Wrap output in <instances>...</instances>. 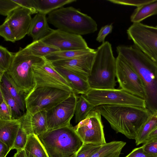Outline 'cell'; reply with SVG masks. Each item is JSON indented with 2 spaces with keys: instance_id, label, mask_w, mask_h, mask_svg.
<instances>
[{
  "instance_id": "6da1fadb",
  "label": "cell",
  "mask_w": 157,
  "mask_h": 157,
  "mask_svg": "<svg viewBox=\"0 0 157 157\" xmlns=\"http://www.w3.org/2000/svg\"><path fill=\"white\" fill-rule=\"evenodd\" d=\"M116 51L139 76L145 87L146 107L157 115V64L134 44L119 45Z\"/></svg>"
},
{
  "instance_id": "7a4b0ae2",
  "label": "cell",
  "mask_w": 157,
  "mask_h": 157,
  "mask_svg": "<svg viewBox=\"0 0 157 157\" xmlns=\"http://www.w3.org/2000/svg\"><path fill=\"white\" fill-rule=\"evenodd\" d=\"M93 110L104 117L117 133L134 140L142 125L152 114L146 108L126 105H101Z\"/></svg>"
},
{
  "instance_id": "3957f363",
  "label": "cell",
  "mask_w": 157,
  "mask_h": 157,
  "mask_svg": "<svg viewBox=\"0 0 157 157\" xmlns=\"http://www.w3.org/2000/svg\"><path fill=\"white\" fill-rule=\"evenodd\" d=\"M44 58L34 55L25 47L19 48L15 53L11 65L4 74L17 90L25 97L35 86L32 68L34 65L43 64Z\"/></svg>"
},
{
  "instance_id": "277c9868",
  "label": "cell",
  "mask_w": 157,
  "mask_h": 157,
  "mask_svg": "<svg viewBox=\"0 0 157 157\" xmlns=\"http://www.w3.org/2000/svg\"><path fill=\"white\" fill-rule=\"evenodd\" d=\"M116 58L111 44L105 41L96 50L88 81L90 88L115 89L116 86Z\"/></svg>"
},
{
  "instance_id": "5b68a950",
  "label": "cell",
  "mask_w": 157,
  "mask_h": 157,
  "mask_svg": "<svg viewBox=\"0 0 157 157\" xmlns=\"http://www.w3.org/2000/svg\"><path fill=\"white\" fill-rule=\"evenodd\" d=\"M37 136L49 157H71L83 143L71 124Z\"/></svg>"
},
{
  "instance_id": "8992f818",
  "label": "cell",
  "mask_w": 157,
  "mask_h": 157,
  "mask_svg": "<svg viewBox=\"0 0 157 157\" xmlns=\"http://www.w3.org/2000/svg\"><path fill=\"white\" fill-rule=\"evenodd\" d=\"M47 20L57 29L77 35L93 33L98 29L94 19L72 6L54 10L48 14Z\"/></svg>"
},
{
  "instance_id": "52a82bcc",
  "label": "cell",
  "mask_w": 157,
  "mask_h": 157,
  "mask_svg": "<svg viewBox=\"0 0 157 157\" xmlns=\"http://www.w3.org/2000/svg\"><path fill=\"white\" fill-rule=\"evenodd\" d=\"M72 92L52 87L35 88L25 96L26 112L33 115L48 111L68 98Z\"/></svg>"
},
{
  "instance_id": "ba28073f",
  "label": "cell",
  "mask_w": 157,
  "mask_h": 157,
  "mask_svg": "<svg viewBox=\"0 0 157 157\" xmlns=\"http://www.w3.org/2000/svg\"><path fill=\"white\" fill-rule=\"evenodd\" d=\"M84 98L95 107L103 105H126L146 108L145 100L121 89L90 88Z\"/></svg>"
},
{
  "instance_id": "9c48e42d",
  "label": "cell",
  "mask_w": 157,
  "mask_h": 157,
  "mask_svg": "<svg viewBox=\"0 0 157 157\" xmlns=\"http://www.w3.org/2000/svg\"><path fill=\"white\" fill-rule=\"evenodd\" d=\"M127 33L134 44L157 64V26L133 23Z\"/></svg>"
},
{
  "instance_id": "30bf717a",
  "label": "cell",
  "mask_w": 157,
  "mask_h": 157,
  "mask_svg": "<svg viewBox=\"0 0 157 157\" xmlns=\"http://www.w3.org/2000/svg\"><path fill=\"white\" fill-rule=\"evenodd\" d=\"M73 127L83 143L103 145L106 143L101 115L94 110Z\"/></svg>"
},
{
  "instance_id": "8fae6325",
  "label": "cell",
  "mask_w": 157,
  "mask_h": 157,
  "mask_svg": "<svg viewBox=\"0 0 157 157\" xmlns=\"http://www.w3.org/2000/svg\"><path fill=\"white\" fill-rule=\"evenodd\" d=\"M116 77L121 89L145 100V87L142 80L119 55L116 58Z\"/></svg>"
},
{
  "instance_id": "7c38bea8",
  "label": "cell",
  "mask_w": 157,
  "mask_h": 157,
  "mask_svg": "<svg viewBox=\"0 0 157 157\" xmlns=\"http://www.w3.org/2000/svg\"><path fill=\"white\" fill-rule=\"evenodd\" d=\"M32 70L35 84L34 88L52 87L73 91L69 82L56 70L51 62L46 60L43 64L34 65Z\"/></svg>"
},
{
  "instance_id": "4fadbf2b",
  "label": "cell",
  "mask_w": 157,
  "mask_h": 157,
  "mask_svg": "<svg viewBox=\"0 0 157 157\" xmlns=\"http://www.w3.org/2000/svg\"><path fill=\"white\" fill-rule=\"evenodd\" d=\"M78 97L73 91L66 99L47 111L48 130L70 125L75 115Z\"/></svg>"
},
{
  "instance_id": "5bb4252c",
  "label": "cell",
  "mask_w": 157,
  "mask_h": 157,
  "mask_svg": "<svg viewBox=\"0 0 157 157\" xmlns=\"http://www.w3.org/2000/svg\"><path fill=\"white\" fill-rule=\"evenodd\" d=\"M41 40L47 44L57 47L60 51L83 49L89 48L82 36L58 29H53L49 34Z\"/></svg>"
},
{
  "instance_id": "9a60e30c",
  "label": "cell",
  "mask_w": 157,
  "mask_h": 157,
  "mask_svg": "<svg viewBox=\"0 0 157 157\" xmlns=\"http://www.w3.org/2000/svg\"><path fill=\"white\" fill-rule=\"evenodd\" d=\"M32 14L29 9L21 7L12 11L5 19V21L8 23L16 41L22 39L28 34L32 19Z\"/></svg>"
},
{
  "instance_id": "2e32d148",
  "label": "cell",
  "mask_w": 157,
  "mask_h": 157,
  "mask_svg": "<svg viewBox=\"0 0 157 157\" xmlns=\"http://www.w3.org/2000/svg\"><path fill=\"white\" fill-rule=\"evenodd\" d=\"M95 52L76 58L51 62L55 67H59L75 73L88 80L95 56Z\"/></svg>"
},
{
  "instance_id": "e0dca14e",
  "label": "cell",
  "mask_w": 157,
  "mask_h": 157,
  "mask_svg": "<svg viewBox=\"0 0 157 157\" xmlns=\"http://www.w3.org/2000/svg\"><path fill=\"white\" fill-rule=\"evenodd\" d=\"M21 119V127L29 135L37 136L48 131L47 111H42L32 115L26 112Z\"/></svg>"
},
{
  "instance_id": "ac0fdd59",
  "label": "cell",
  "mask_w": 157,
  "mask_h": 157,
  "mask_svg": "<svg viewBox=\"0 0 157 157\" xmlns=\"http://www.w3.org/2000/svg\"><path fill=\"white\" fill-rule=\"evenodd\" d=\"M48 22L46 15L40 13L32 18L27 35L32 37L33 41L41 40L53 31Z\"/></svg>"
},
{
  "instance_id": "d6986e66",
  "label": "cell",
  "mask_w": 157,
  "mask_h": 157,
  "mask_svg": "<svg viewBox=\"0 0 157 157\" xmlns=\"http://www.w3.org/2000/svg\"><path fill=\"white\" fill-rule=\"evenodd\" d=\"M21 118L0 120V141L6 144L11 150L21 126Z\"/></svg>"
},
{
  "instance_id": "ffe728a7",
  "label": "cell",
  "mask_w": 157,
  "mask_h": 157,
  "mask_svg": "<svg viewBox=\"0 0 157 157\" xmlns=\"http://www.w3.org/2000/svg\"><path fill=\"white\" fill-rule=\"evenodd\" d=\"M55 68L69 82L76 95L85 94L90 89L88 80L79 75L63 68Z\"/></svg>"
},
{
  "instance_id": "44dd1931",
  "label": "cell",
  "mask_w": 157,
  "mask_h": 157,
  "mask_svg": "<svg viewBox=\"0 0 157 157\" xmlns=\"http://www.w3.org/2000/svg\"><path fill=\"white\" fill-rule=\"evenodd\" d=\"M23 7L30 10L32 14L38 13L34 0H0V14L7 16L14 10Z\"/></svg>"
},
{
  "instance_id": "7402d4cb",
  "label": "cell",
  "mask_w": 157,
  "mask_h": 157,
  "mask_svg": "<svg viewBox=\"0 0 157 157\" xmlns=\"http://www.w3.org/2000/svg\"><path fill=\"white\" fill-rule=\"evenodd\" d=\"M156 14L157 0H152L150 2L136 7L131 15L130 19L133 23H137Z\"/></svg>"
},
{
  "instance_id": "603a6c76",
  "label": "cell",
  "mask_w": 157,
  "mask_h": 157,
  "mask_svg": "<svg viewBox=\"0 0 157 157\" xmlns=\"http://www.w3.org/2000/svg\"><path fill=\"white\" fill-rule=\"evenodd\" d=\"M96 50L89 48L83 49L68 51H60L52 53L44 58L48 61L73 59L81 57L95 52Z\"/></svg>"
},
{
  "instance_id": "cb8c5ba5",
  "label": "cell",
  "mask_w": 157,
  "mask_h": 157,
  "mask_svg": "<svg viewBox=\"0 0 157 157\" xmlns=\"http://www.w3.org/2000/svg\"><path fill=\"white\" fill-rule=\"evenodd\" d=\"M76 1V0H34L38 13L45 15L66 4Z\"/></svg>"
},
{
  "instance_id": "d4e9b609",
  "label": "cell",
  "mask_w": 157,
  "mask_h": 157,
  "mask_svg": "<svg viewBox=\"0 0 157 157\" xmlns=\"http://www.w3.org/2000/svg\"><path fill=\"white\" fill-rule=\"evenodd\" d=\"M126 144L125 142L121 141H113L106 143L90 157H112L120 154Z\"/></svg>"
},
{
  "instance_id": "484cf974",
  "label": "cell",
  "mask_w": 157,
  "mask_h": 157,
  "mask_svg": "<svg viewBox=\"0 0 157 157\" xmlns=\"http://www.w3.org/2000/svg\"><path fill=\"white\" fill-rule=\"evenodd\" d=\"M157 127V115L152 114L142 125L135 139L137 146L144 144L150 134Z\"/></svg>"
},
{
  "instance_id": "4316f807",
  "label": "cell",
  "mask_w": 157,
  "mask_h": 157,
  "mask_svg": "<svg viewBox=\"0 0 157 157\" xmlns=\"http://www.w3.org/2000/svg\"><path fill=\"white\" fill-rule=\"evenodd\" d=\"M25 48L34 55L43 58L60 51L57 47L47 44L41 40L33 41L26 46Z\"/></svg>"
},
{
  "instance_id": "83f0119b",
  "label": "cell",
  "mask_w": 157,
  "mask_h": 157,
  "mask_svg": "<svg viewBox=\"0 0 157 157\" xmlns=\"http://www.w3.org/2000/svg\"><path fill=\"white\" fill-rule=\"evenodd\" d=\"M25 149L36 157H49L37 136L34 134L28 135Z\"/></svg>"
},
{
  "instance_id": "f1b7e54d",
  "label": "cell",
  "mask_w": 157,
  "mask_h": 157,
  "mask_svg": "<svg viewBox=\"0 0 157 157\" xmlns=\"http://www.w3.org/2000/svg\"><path fill=\"white\" fill-rule=\"evenodd\" d=\"M95 107L90 104L81 94L78 97L75 111V122L78 123L84 120L89 113Z\"/></svg>"
},
{
  "instance_id": "f546056e",
  "label": "cell",
  "mask_w": 157,
  "mask_h": 157,
  "mask_svg": "<svg viewBox=\"0 0 157 157\" xmlns=\"http://www.w3.org/2000/svg\"><path fill=\"white\" fill-rule=\"evenodd\" d=\"M0 82L4 84L9 94L17 102L22 112L24 114L26 112L25 96L18 91L4 73L0 77Z\"/></svg>"
},
{
  "instance_id": "4dcf8cb0",
  "label": "cell",
  "mask_w": 157,
  "mask_h": 157,
  "mask_svg": "<svg viewBox=\"0 0 157 157\" xmlns=\"http://www.w3.org/2000/svg\"><path fill=\"white\" fill-rule=\"evenodd\" d=\"M0 93L12 110L13 119H20L24 114L16 101L10 95L4 84L1 82H0Z\"/></svg>"
},
{
  "instance_id": "1f68e13d",
  "label": "cell",
  "mask_w": 157,
  "mask_h": 157,
  "mask_svg": "<svg viewBox=\"0 0 157 157\" xmlns=\"http://www.w3.org/2000/svg\"><path fill=\"white\" fill-rule=\"evenodd\" d=\"M15 53L9 51L6 48L0 46V77H1L10 67Z\"/></svg>"
},
{
  "instance_id": "d6a6232c",
  "label": "cell",
  "mask_w": 157,
  "mask_h": 157,
  "mask_svg": "<svg viewBox=\"0 0 157 157\" xmlns=\"http://www.w3.org/2000/svg\"><path fill=\"white\" fill-rule=\"evenodd\" d=\"M102 145L92 144L83 143L78 151L71 157H90L98 151Z\"/></svg>"
},
{
  "instance_id": "836d02e7",
  "label": "cell",
  "mask_w": 157,
  "mask_h": 157,
  "mask_svg": "<svg viewBox=\"0 0 157 157\" xmlns=\"http://www.w3.org/2000/svg\"><path fill=\"white\" fill-rule=\"evenodd\" d=\"M28 136L21 126L12 148V150L15 149L19 151L25 149L28 140Z\"/></svg>"
},
{
  "instance_id": "e575fe53",
  "label": "cell",
  "mask_w": 157,
  "mask_h": 157,
  "mask_svg": "<svg viewBox=\"0 0 157 157\" xmlns=\"http://www.w3.org/2000/svg\"><path fill=\"white\" fill-rule=\"evenodd\" d=\"M0 120L8 121L13 119L12 110L0 94Z\"/></svg>"
},
{
  "instance_id": "d590c367",
  "label": "cell",
  "mask_w": 157,
  "mask_h": 157,
  "mask_svg": "<svg viewBox=\"0 0 157 157\" xmlns=\"http://www.w3.org/2000/svg\"><path fill=\"white\" fill-rule=\"evenodd\" d=\"M0 35L6 41L15 42V35L7 22L6 21L0 26Z\"/></svg>"
},
{
  "instance_id": "8d00e7d4",
  "label": "cell",
  "mask_w": 157,
  "mask_h": 157,
  "mask_svg": "<svg viewBox=\"0 0 157 157\" xmlns=\"http://www.w3.org/2000/svg\"><path fill=\"white\" fill-rule=\"evenodd\" d=\"M152 0H107L112 3L137 7L151 2Z\"/></svg>"
},
{
  "instance_id": "74e56055",
  "label": "cell",
  "mask_w": 157,
  "mask_h": 157,
  "mask_svg": "<svg viewBox=\"0 0 157 157\" xmlns=\"http://www.w3.org/2000/svg\"><path fill=\"white\" fill-rule=\"evenodd\" d=\"M113 28L112 23L102 26L98 34L96 40L100 43H104L106 36L112 33Z\"/></svg>"
},
{
  "instance_id": "f35d334b",
  "label": "cell",
  "mask_w": 157,
  "mask_h": 157,
  "mask_svg": "<svg viewBox=\"0 0 157 157\" xmlns=\"http://www.w3.org/2000/svg\"><path fill=\"white\" fill-rule=\"evenodd\" d=\"M125 157H157V154H151L146 152L142 146L134 149Z\"/></svg>"
},
{
  "instance_id": "ab89813d",
  "label": "cell",
  "mask_w": 157,
  "mask_h": 157,
  "mask_svg": "<svg viewBox=\"0 0 157 157\" xmlns=\"http://www.w3.org/2000/svg\"><path fill=\"white\" fill-rule=\"evenodd\" d=\"M144 150L151 154H157V139L150 140L143 144Z\"/></svg>"
},
{
  "instance_id": "60d3db41",
  "label": "cell",
  "mask_w": 157,
  "mask_h": 157,
  "mask_svg": "<svg viewBox=\"0 0 157 157\" xmlns=\"http://www.w3.org/2000/svg\"><path fill=\"white\" fill-rule=\"evenodd\" d=\"M11 150L6 144L0 141V157H6Z\"/></svg>"
},
{
  "instance_id": "b9f144b4",
  "label": "cell",
  "mask_w": 157,
  "mask_h": 157,
  "mask_svg": "<svg viewBox=\"0 0 157 157\" xmlns=\"http://www.w3.org/2000/svg\"><path fill=\"white\" fill-rule=\"evenodd\" d=\"M155 139H157V127L150 133L146 142L150 140Z\"/></svg>"
},
{
  "instance_id": "7bdbcfd3",
  "label": "cell",
  "mask_w": 157,
  "mask_h": 157,
  "mask_svg": "<svg viewBox=\"0 0 157 157\" xmlns=\"http://www.w3.org/2000/svg\"><path fill=\"white\" fill-rule=\"evenodd\" d=\"M14 157H26L25 149L17 151L14 154Z\"/></svg>"
},
{
  "instance_id": "ee69618b",
  "label": "cell",
  "mask_w": 157,
  "mask_h": 157,
  "mask_svg": "<svg viewBox=\"0 0 157 157\" xmlns=\"http://www.w3.org/2000/svg\"><path fill=\"white\" fill-rule=\"evenodd\" d=\"M26 157H36L33 155L25 150Z\"/></svg>"
},
{
  "instance_id": "f6af8a7d",
  "label": "cell",
  "mask_w": 157,
  "mask_h": 157,
  "mask_svg": "<svg viewBox=\"0 0 157 157\" xmlns=\"http://www.w3.org/2000/svg\"><path fill=\"white\" fill-rule=\"evenodd\" d=\"M120 155V154H118L117 155L112 157H119Z\"/></svg>"
}]
</instances>
